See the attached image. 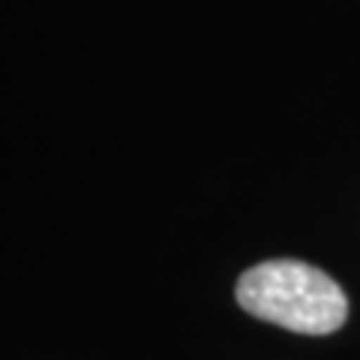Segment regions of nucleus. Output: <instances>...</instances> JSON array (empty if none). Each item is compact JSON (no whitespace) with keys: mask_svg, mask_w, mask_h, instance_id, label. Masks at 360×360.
I'll list each match as a JSON object with an SVG mask.
<instances>
[{"mask_svg":"<svg viewBox=\"0 0 360 360\" xmlns=\"http://www.w3.org/2000/svg\"><path fill=\"white\" fill-rule=\"evenodd\" d=\"M238 303L262 321L291 333L328 336L348 319L345 291L307 262H262L238 279Z\"/></svg>","mask_w":360,"mask_h":360,"instance_id":"f257e3e1","label":"nucleus"}]
</instances>
